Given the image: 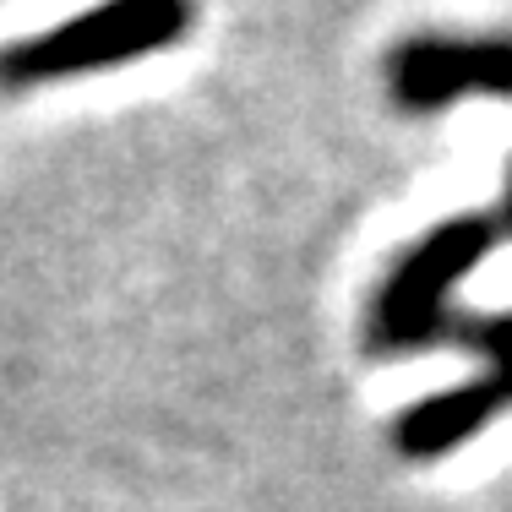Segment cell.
<instances>
[{
  "label": "cell",
  "instance_id": "obj_1",
  "mask_svg": "<svg viewBox=\"0 0 512 512\" xmlns=\"http://www.w3.org/2000/svg\"><path fill=\"white\" fill-rule=\"evenodd\" d=\"M496 240H502V218L491 213H458L425 229L376 284L365 311V349L376 360H398L458 344L463 316L453 311V289L496 251Z\"/></svg>",
  "mask_w": 512,
  "mask_h": 512
},
{
  "label": "cell",
  "instance_id": "obj_2",
  "mask_svg": "<svg viewBox=\"0 0 512 512\" xmlns=\"http://www.w3.org/2000/svg\"><path fill=\"white\" fill-rule=\"evenodd\" d=\"M191 0H99L55 28L0 50V88H39L60 77L137 66L191 33Z\"/></svg>",
  "mask_w": 512,
  "mask_h": 512
},
{
  "label": "cell",
  "instance_id": "obj_3",
  "mask_svg": "<svg viewBox=\"0 0 512 512\" xmlns=\"http://www.w3.org/2000/svg\"><path fill=\"white\" fill-rule=\"evenodd\" d=\"M387 93L404 115H442L458 99H512V33H409L387 50Z\"/></svg>",
  "mask_w": 512,
  "mask_h": 512
},
{
  "label": "cell",
  "instance_id": "obj_4",
  "mask_svg": "<svg viewBox=\"0 0 512 512\" xmlns=\"http://www.w3.org/2000/svg\"><path fill=\"white\" fill-rule=\"evenodd\" d=\"M512 398L491 376H469L458 387H442V393H425L414 398L409 409H398L393 420V447L414 463H431L447 458L453 447H463L469 436H480L496 414H507Z\"/></svg>",
  "mask_w": 512,
  "mask_h": 512
},
{
  "label": "cell",
  "instance_id": "obj_5",
  "mask_svg": "<svg viewBox=\"0 0 512 512\" xmlns=\"http://www.w3.org/2000/svg\"><path fill=\"white\" fill-rule=\"evenodd\" d=\"M458 344L474 349L485 360L480 376H491L496 387L512 398V311H480L458 322Z\"/></svg>",
  "mask_w": 512,
  "mask_h": 512
},
{
  "label": "cell",
  "instance_id": "obj_6",
  "mask_svg": "<svg viewBox=\"0 0 512 512\" xmlns=\"http://www.w3.org/2000/svg\"><path fill=\"white\" fill-rule=\"evenodd\" d=\"M502 229L512 235V169H507V202H502Z\"/></svg>",
  "mask_w": 512,
  "mask_h": 512
}]
</instances>
